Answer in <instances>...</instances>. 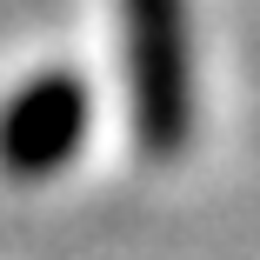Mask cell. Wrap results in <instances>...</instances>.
I'll return each instance as SVG.
<instances>
[{"label":"cell","instance_id":"2","mask_svg":"<svg viewBox=\"0 0 260 260\" xmlns=\"http://www.w3.org/2000/svg\"><path fill=\"white\" fill-rule=\"evenodd\" d=\"M87 87L74 74H34L7 107H0V167L14 180L60 174L87 140Z\"/></svg>","mask_w":260,"mask_h":260},{"label":"cell","instance_id":"1","mask_svg":"<svg viewBox=\"0 0 260 260\" xmlns=\"http://www.w3.org/2000/svg\"><path fill=\"white\" fill-rule=\"evenodd\" d=\"M127 40V100L134 134L153 160H174L193 134V54H187V7L180 0H120Z\"/></svg>","mask_w":260,"mask_h":260}]
</instances>
